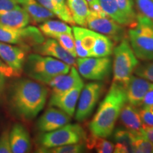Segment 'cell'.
<instances>
[{"label":"cell","instance_id":"6da1fadb","mask_svg":"<svg viewBox=\"0 0 153 153\" xmlns=\"http://www.w3.org/2000/svg\"><path fill=\"white\" fill-rule=\"evenodd\" d=\"M48 95V90L43 84L32 79H20L9 88V102L17 116L30 120L43 109Z\"/></svg>","mask_w":153,"mask_h":153},{"label":"cell","instance_id":"7a4b0ae2","mask_svg":"<svg viewBox=\"0 0 153 153\" xmlns=\"http://www.w3.org/2000/svg\"><path fill=\"white\" fill-rule=\"evenodd\" d=\"M127 103L126 87L120 84L113 82L89 123L91 133L105 138L109 137L114 133L122 108Z\"/></svg>","mask_w":153,"mask_h":153},{"label":"cell","instance_id":"3957f363","mask_svg":"<svg viewBox=\"0 0 153 153\" xmlns=\"http://www.w3.org/2000/svg\"><path fill=\"white\" fill-rule=\"evenodd\" d=\"M71 67L54 57L33 53L27 55L23 71L30 79L45 85L57 75L67 74Z\"/></svg>","mask_w":153,"mask_h":153},{"label":"cell","instance_id":"277c9868","mask_svg":"<svg viewBox=\"0 0 153 153\" xmlns=\"http://www.w3.org/2000/svg\"><path fill=\"white\" fill-rule=\"evenodd\" d=\"M128 39L138 60L153 59V22L139 13L134 27L128 30Z\"/></svg>","mask_w":153,"mask_h":153},{"label":"cell","instance_id":"5b68a950","mask_svg":"<svg viewBox=\"0 0 153 153\" xmlns=\"http://www.w3.org/2000/svg\"><path fill=\"white\" fill-rule=\"evenodd\" d=\"M114 54L113 69V82L126 87L134 70L139 65V60L129 41L124 38L114 48Z\"/></svg>","mask_w":153,"mask_h":153},{"label":"cell","instance_id":"8992f818","mask_svg":"<svg viewBox=\"0 0 153 153\" xmlns=\"http://www.w3.org/2000/svg\"><path fill=\"white\" fill-rule=\"evenodd\" d=\"M86 133L79 124L68 123L55 131L43 133L38 138L41 148H51L85 142Z\"/></svg>","mask_w":153,"mask_h":153},{"label":"cell","instance_id":"52a82bcc","mask_svg":"<svg viewBox=\"0 0 153 153\" xmlns=\"http://www.w3.org/2000/svg\"><path fill=\"white\" fill-rule=\"evenodd\" d=\"M45 41L43 34L35 26L12 28L0 26V41L29 50Z\"/></svg>","mask_w":153,"mask_h":153},{"label":"cell","instance_id":"ba28073f","mask_svg":"<svg viewBox=\"0 0 153 153\" xmlns=\"http://www.w3.org/2000/svg\"><path fill=\"white\" fill-rule=\"evenodd\" d=\"M76 66L80 75L92 81H103L112 71V60L109 57H79Z\"/></svg>","mask_w":153,"mask_h":153},{"label":"cell","instance_id":"9c48e42d","mask_svg":"<svg viewBox=\"0 0 153 153\" xmlns=\"http://www.w3.org/2000/svg\"><path fill=\"white\" fill-rule=\"evenodd\" d=\"M103 89V84L98 81L84 85L76 104L75 119L77 121H84L92 114L100 99Z\"/></svg>","mask_w":153,"mask_h":153},{"label":"cell","instance_id":"30bf717a","mask_svg":"<svg viewBox=\"0 0 153 153\" xmlns=\"http://www.w3.org/2000/svg\"><path fill=\"white\" fill-rule=\"evenodd\" d=\"M87 26L90 30L107 36L114 42H120L126 38L123 26L109 17L100 16L91 10L87 17Z\"/></svg>","mask_w":153,"mask_h":153},{"label":"cell","instance_id":"8fae6325","mask_svg":"<svg viewBox=\"0 0 153 153\" xmlns=\"http://www.w3.org/2000/svg\"><path fill=\"white\" fill-rule=\"evenodd\" d=\"M28 51L26 48L0 41V60L10 70L12 75L22 74Z\"/></svg>","mask_w":153,"mask_h":153},{"label":"cell","instance_id":"7c38bea8","mask_svg":"<svg viewBox=\"0 0 153 153\" xmlns=\"http://www.w3.org/2000/svg\"><path fill=\"white\" fill-rule=\"evenodd\" d=\"M84 82L68 91L59 94H51L49 107L54 106L65 112L70 116H73L79 99L80 93L84 87Z\"/></svg>","mask_w":153,"mask_h":153},{"label":"cell","instance_id":"4fadbf2b","mask_svg":"<svg viewBox=\"0 0 153 153\" xmlns=\"http://www.w3.org/2000/svg\"><path fill=\"white\" fill-rule=\"evenodd\" d=\"M71 116L60 108L50 106L49 108L38 118L36 127L41 133H48L60 128L69 123Z\"/></svg>","mask_w":153,"mask_h":153},{"label":"cell","instance_id":"5bb4252c","mask_svg":"<svg viewBox=\"0 0 153 153\" xmlns=\"http://www.w3.org/2000/svg\"><path fill=\"white\" fill-rule=\"evenodd\" d=\"M153 89V82L137 75H132L126 87L128 103L134 106H140L145 94Z\"/></svg>","mask_w":153,"mask_h":153},{"label":"cell","instance_id":"9a60e30c","mask_svg":"<svg viewBox=\"0 0 153 153\" xmlns=\"http://www.w3.org/2000/svg\"><path fill=\"white\" fill-rule=\"evenodd\" d=\"M36 53L54 57L62 61L70 67L76 65V58L67 52L54 38H48L33 48Z\"/></svg>","mask_w":153,"mask_h":153},{"label":"cell","instance_id":"2e32d148","mask_svg":"<svg viewBox=\"0 0 153 153\" xmlns=\"http://www.w3.org/2000/svg\"><path fill=\"white\" fill-rule=\"evenodd\" d=\"M72 29L74 38L76 56L79 57H91L95 42L96 32L77 26H73Z\"/></svg>","mask_w":153,"mask_h":153},{"label":"cell","instance_id":"e0dca14e","mask_svg":"<svg viewBox=\"0 0 153 153\" xmlns=\"http://www.w3.org/2000/svg\"><path fill=\"white\" fill-rule=\"evenodd\" d=\"M81 82H83V80L79 73L74 66H72L68 73L55 76L45 85L52 89V94H59L72 89Z\"/></svg>","mask_w":153,"mask_h":153},{"label":"cell","instance_id":"ac0fdd59","mask_svg":"<svg viewBox=\"0 0 153 153\" xmlns=\"http://www.w3.org/2000/svg\"><path fill=\"white\" fill-rule=\"evenodd\" d=\"M9 137L12 153L28 152L31 148L29 133L20 123H16L9 131Z\"/></svg>","mask_w":153,"mask_h":153},{"label":"cell","instance_id":"d6986e66","mask_svg":"<svg viewBox=\"0 0 153 153\" xmlns=\"http://www.w3.org/2000/svg\"><path fill=\"white\" fill-rule=\"evenodd\" d=\"M30 21V16L27 11L20 6L0 14V26L4 27L22 28L26 27Z\"/></svg>","mask_w":153,"mask_h":153},{"label":"cell","instance_id":"ffe728a7","mask_svg":"<svg viewBox=\"0 0 153 153\" xmlns=\"http://www.w3.org/2000/svg\"><path fill=\"white\" fill-rule=\"evenodd\" d=\"M120 121L126 129L133 132H139L143 128V122L136 106L126 104L122 108L120 116Z\"/></svg>","mask_w":153,"mask_h":153},{"label":"cell","instance_id":"44dd1931","mask_svg":"<svg viewBox=\"0 0 153 153\" xmlns=\"http://www.w3.org/2000/svg\"><path fill=\"white\" fill-rule=\"evenodd\" d=\"M99 3L103 10L109 18L123 26L134 27L136 22L131 20L123 12L115 0H99Z\"/></svg>","mask_w":153,"mask_h":153},{"label":"cell","instance_id":"7402d4cb","mask_svg":"<svg viewBox=\"0 0 153 153\" xmlns=\"http://www.w3.org/2000/svg\"><path fill=\"white\" fill-rule=\"evenodd\" d=\"M66 4L75 24L82 27L87 26V17L90 11L87 0H66Z\"/></svg>","mask_w":153,"mask_h":153},{"label":"cell","instance_id":"603a6c76","mask_svg":"<svg viewBox=\"0 0 153 153\" xmlns=\"http://www.w3.org/2000/svg\"><path fill=\"white\" fill-rule=\"evenodd\" d=\"M22 6L27 11L30 19L36 23H43L55 16L53 13L36 0H28Z\"/></svg>","mask_w":153,"mask_h":153},{"label":"cell","instance_id":"cb8c5ba5","mask_svg":"<svg viewBox=\"0 0 153 153\" xmlns=\"http://www.w3.org/2000/svg\"><path fill=\"white\" fill-rule=\"evenodd\" d=\"M36 1L53 13L55 16L58 17L62 22L72 26L75 25L71 13L67 5L61 4L57 0H36Z\"/></svg>","mask_w":153,"mask_h":153},{"label":"cell","instance_id":"d4e9b609","mask_svg":"<svg viewBox=\"0 0 153 153\" xmlns=\"http://www.w3.org/2000/svg\"><path fill=\"white\" fill-rule=\"evenodd\" d=\"M39 29L43 35L51 38H55L62 33H72V28L67 23L51 19L42 23L39 26Z\"/></svg>","mask_w":153,"mask_h":153},{"label":"cell","instance_id":"484cf974","mask_svg":"<svg viewBox=\"0 0 153 153\" xmlns=\"http://www.w3.org/2000/svg\"><path fill=\"white\" fill-rule=\"evenodd\" d=\"M114 41L107 36L96 32L95 42L92 49L91 57H108L114 51Z\"/></svg>","mask_w":153,"mask_h":153},{"label":"cell","instance_id":"4316f807","mask_svg":"<svg viewBox=\"0 0 153 153\" xmlns=\"http://www.w3.org/2000/svg\"><path fill=\"white\" fill-rule=\"evenodd\" d=\"M85 143L87 150H95L99 153L114 152V145L105 139V137L96 136L91 133L89 136L86 137Z\"/></svg>","mask_w":153,"mask_h":153},{"label":"cell","instance_id":"83f0119b","mask_svg":"<svg viewBox=\"0 0 153 153\" xmlns=\"http://www.w3.org/2000/svg\"><path fill=\"white\" fill-rule=\"evenodd\" d=\"M132 152L153 153V143L143 136L140 132L131 131Z\"/></svg>","mask_w":153,"mask_h":153},{"label":"cell","instance_id":"f1b7e54d","mask_svg":"<svg viewBox=\"0 0 153 153\" xmlns=\"http://www.w3.org/2000/svg\"><path fill=\"white\" fill-rule=\"evenodd\" d=\"M86 145L84 143L70 144L51 148H40L38 152L44 153H80L86 150Z\"/></svg>","mask_w":153,"mask_h":153},{"label":"cell","instance_id":"f546056e","mask_svg":"<svg viewBox=\"0 0 153 153\" xmlns=\"http://www.w3.org/2000/svg\"><path fill=\"white\" fill-rule=\"evenodd\" d=\"M54 39L56 40L60 43V45L67 52L76 58V53L73 33H70L60 34Z\"/></svg>","mask_w":153,"mask_h":153},{"label":"cell","instance_id":"4dcf8cb0","mask_svg":"<svg viewBox=\"0 0 153 153\" xmlns=\"http://www.w3.org/2000/svg\"><path fill=\"white\" fill-rule=\"evenodd\" d=\"M133 73L140 77L153 82V59L144 61L141 64L139 63Z\"/></svg>","mask_w":153,"mask_h":153},{"label":"cell","instance_id":"1f68e13d","mask_svg":"<svg viewBox=\"0 0 153 153\" xmlns=\"http://www.w3.org/2000/svg\"><path fill=\"white\" fill-rule=\"evenodd\" d=\"M140 14L153 22V0H135Z\"/></svg>","mask_w":153,"mask_h":153},{"label":"cell","instance_id":"d6a6232c","mask_svg":"<svg viewBox=\"0 0 153 153\" xmlns=\"http://www.w3.org/2000/svg\"><path fill=\"white\" fill-rule=\"evenodd\" d=\"M114 138L116 143L127 145L131 148V131L126 129L125 128H118L115 130Z\"/></svg>","mask_w":153,"mask_h":153},{"label":"cell","instance_id":"836d02e7","mask_svg":"<svg viewBox=\"0 0 153 153\" xmlns=\"http://www.w3.org/2000/svg\"><path fill=\"white\" fill-rule=\"evenodd\" d=\"M120 9L133 22H137V14L134 9L133 0H115Z\"/></svg>","mask_w":153,"mask_h":153},{"label":"cell","instance_id":"e575fe53","mask_svg":"<svg viewBox=\"0 0 153 153\" xmlns=\"http://www.w3.org/2000/svg\"><path fill=\"white\" fill-rule=\"evenodd\" d=\"M139 114L143 122V128L152 127L153 113L151 112L147 107L141 106L139 109Z\"/></svg>","mask_w":153,"mask_h":153},{"label":"cell","instance_id":"d590c367","mask_svg":"<svg viewBox=\"0 0 153 153\" xmlns=\"http://www.w3.org/2000/svg\"><path fill=\"white\" fill-rule=\"evenodd\" d=\"M0 153H12L8 129L4 130L0 135Z\"/></svg>","mask_w":153,"mask_h":153},{"label":"cell","instance_id":"8d00e7d4","mask_svg":"<svg viewBox=\"0 0 153 153\" xmlns=\"http://www.w3.org/2000/svg\"><path fill=\"white\" fill-rule=\"evenodd\" d=\"M0 61V65H1ZM12 75V73L10 71V70L7 68L4 63L3 62L2 65H0V98H1V95L4 93L5 88L6 84V76L7 75Z\"/></svg>","mask_w":153,"mask_h":153},{"label":"cell","instance_id":"74e56055","mask_svg":"<svg viewBox=\"0 0 153 153\" xmlns=\"http://www.w3.org/2000/svg\"><path fill=\"white\" fill-rule=\"evenodd\" d=\"M20 6L14 0H0V14Z\"/></svg>","mask_w":153,"mask_h":153},{"label":"cell","instance_id":"f35d334b","mask_svg":"<svg viewBox=\"0 0 153 153\" xmlns=\"http://www.w3.org/2000/svg\"><path fill=\"white\" fill-rule=\"evenodd\" d=\"M153 106V89L149 90L145 94L143 98V103L140 106Z\"/></svg>","mask_w":153,"mask_h":153},{"label":"cell","instance_id":"ab89813d","mask_svg":"<svg viewBox=\"0 0 153 153\" xmlns=\"http://www.w3.org/2000/svg\"><path fill=\"white\" fill-rule=\"evenodd\" d=\"M114 152L116 153H126V152H132V150L130 147L120 143H116L114 145Z\"/></svg>","mask_w":153,"mask_h":153},{"label":"cell","instance_id":"60d3db41","mask_svg":"<svg viewBox=\"0 0 153 153\" xmlns=\"http://www.w3.org/2000/svg\"><path fill=\"white\" fill-rule=\"evenodd\" d=\"M140 132L143 136L153 143V126L147 128H143Z\"/></svg>","mask_w":153,"mask_h":153},{"label":"cell","instance_id":"b9f144b4","mask_svg":"<svg viewBox=\"0 0 153 153\" xmlns=\"http://www.w3.org/2000/svg\"><path fill=\"white\" fill-rule=\"evenodd\" d=\"M88 4H89V8L91 7H92L93 5L97 4H99V0H87Z\"/></svg>","mask_w":153,"mask_h":153},{"label":"cell","instance_id":"7bdbcfd3","mask_svg":"<svg viewBox=\"0 0 153 153\" xmlns=\"http://www.w3.org/2000/svg\"><path fill=\"white\" fill-rule=\"evenodd\" d=\"M15 1H16V3H18L19 4H24L25 3H26L27 1H28V0H14Z\"/></svg>","mask_w":153,"mask_h":153},{"label":"cell","instance_id":"ee69618b","mask_svg":"<svg viewBox=\"0 0 153 153\" xmlns=\"http://www.w3.org/2000/svg\"><path fill=\"white\" fill-rule=\"evenodd\" d=\"M57 1H58L59 3H60L61 4L67 5V4H66V0H57Z\"/></svg>","mask_w":153,"mask_h":153}]
</instances>
